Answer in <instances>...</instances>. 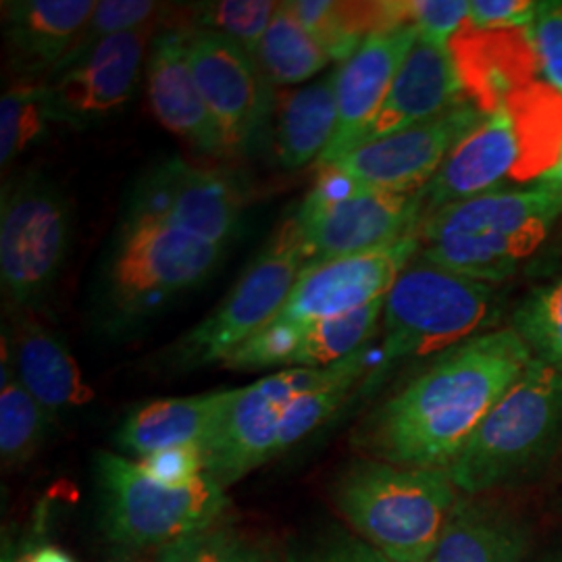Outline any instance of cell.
Here are the masks:
<instances>
[{
	"instance_id": "cell-1",
	"label": "cell",
	"mask_w": 562,
	"mask_h": 562,
	"mask_svg": "<svg viewBox=\"0 0 562 562\" xmlns=\"http://www.w3.org/2000/svg\"><path fill=\"white\" fill-rule=\"evenodd\" d=\"M531 359L513 327L487 329L442 352L380 404L352 442L373 461L448 469Z\"/></svg>"
},
{
	"instance_id": "cell-2",
	"label": "cell",
	"mask_w": 562,
	"mask_h": 562,
	"mask_svg": "<svg viewBox=\"0 0 562 562\" xmlns=\"http://www.w3.org/2000/svg\"><path fill=\"white\" fill-rule=\"evenodd\" d=\"M562 157V94L529 83L483 117L423 188L422 222L446 206L540 180Z\"/></svg>"
},
{
	"instance_id": "cell-3",
	"label": "cell",
	"mask_w": 562,
	"mask_h": 562,
	"mask_svg": "<svg viewBox=\"0 0 562 562\" xmlns=\"http://www.w3.org/2000/svg\"><path fill=\"white\" fill-rule=\"evenodd\" d=\"M223 248L155 217L123 213L94 288V315L125 334L194 290L222 262Z\"/></svg>"
},
{
	"instance_id": "cell-4",
	"label": "cell",
	"mask_w": 562,
	"mask_h": 562,
	"mask_svg": "<svg viewBox=\"0 0 562 562\" xmlns=\"http://www.w3.org/2000/svg\"><path fill=\"white\" fill-rule=\"evenodd\" d=\"M562 217L561 201L538 183L446 206L422 222L417 259L469 280L503 283Z\"/></svg>"
},
{
	"instance_id": "cell-5",
	"label": "cell",
	"mask_w": 562,
	"mask_h": 562,
	"mask_svg": "<svg viewBox=\"0 0 562 562\" xmlns=\"http://www.w3.org/2000/svg\"><path fill=\"white\" fill-rule=\"evenodd\" d=\"M461 498L448 469H417L362 459L334 487L352 533L396 562H427Z\"/></svg>"
},
{
	"instance_id": "cell-6",
	"label": "cell",
	"mask_w": 562,
	"mask_h": 562,
	"mask_svg": "<svg viewBox=\"0 0 562 562\" xmlns=\"http://www.w3.org/2000/svg\"><path fill=\"white\" fill-rule=\"evenodd\" d=\"M561 443L562 375L531 359L473 431L448 473L464 496H483L542 471Z\"/></svg>"
},
{
	"instance_id": "cell-7",
	"label": "cell",
	"mask_w": 562,
	"mask_h": 562,
	"mask_svg": "<svg viewBox=\"0 0 562 562\" xmlns=\"http://www.w3.org/2000/svg\"><path fill=\"white\" fill-rule=\"evenodd\" d=\"M494 315V285L462 278L415 257L385 294L382 346L362 390L373 387L401 361L446 352L482 336Z\"/></svg>"
},
{
	"instance_id": "cell-8",
	"label": "cell",
	"mask_w": 562,
	"mask_h": 562,
	"mask_svg": "<svg viewBox=\"0 0 562 562\" xmlns=\"http://www.w3.org/2000/svg\"><path fill=\"white\" fill-rule=\"evenodd\" d=\"M104 529L113 546L161 552L167 546L222 521L225 487L209 473L186 487H165L138 462L115 452L97 454Z\"/></svg>"
},
{
	"instance_id": "cell-9",
	"label": "cell",
	"mask_w": 562,
	"mask_h": 562,
	"mask_svg": "<svg viewBox=\"0 0 562 562\" xmlns=\"http://www.w3.org/2000/svg\"><path fill=\"white\" fill-rule=\"evenodd\" d=\"M306 267L301 229L292 213L271 234L222 304L171 344L162 362L173 371L223 364L280 313Z\"/></svg>"
},
{
	"instance_id": "cell-10",
	"label": "cell",
	"mask_w": 562,
	"mask_h": 562,
	"mask_svg": "<svg viewBox=\"0 0 562 562\" xmlns=\"http://www.w3.org/2000/svg\"><path fill=\"white\" fill-rule=\"evenodd\" d=\"M0 280L4 301L32 308L50 292L71 244V204L42 173H25L2 188Z\"/></svg>"
},
{
	"instance_id": "cell-11",
	"label": "cell",
	"mask_w": 562,
	"mask_h": 562,
	"mask_svg": "<svg viewBox=\"0 0 562 562\" xmlns=\"http://www.w3.org/2000/svg\"><path fill=\"white\" fill-rule=\"evenodd\" d=\"M485 113L462 101L442 115L352 148L327 167L311 192L341 196L355 192H417L436 176L446 157L461 144Z\"/></svg>"
},
{
	"instance_id": "cell-12",
	"label": "cell",
	"mask_w": 562,
	"mask_h": 562,
	"mask_svg": "<svg viewBox=\"0 0 562 562\" xmlns=\"http://www.w3.org/2000/svg\"><path fill=\"white\" fill-rule=\"evenodd\" d=\"M422 248V229L382 248L311 265L302 271L280 313L262 327V336H285L304 325L352 313L383 299Z\"/></svg>"
},
{
	"instance_id": "cell-13",
	"label": "cell",
	"mask_w": 562,
	"mask_h": 562,
	"mask_svg": "<svg viewBox=\"0 0 562 562\" xmlns=\"http://www.w3.org/2000/svg\"><path fill=\"white\" fill-rule=\"evenodd\" d=\"M202 99L220 127L225 155H248L273 117V83L259 60L215 32L186 30Z\"/></svg>"
},
{
	"instance_id": "cell-14",
	"label": "cell",
	"mask_w": 562,
	"mask_h": 562,
	"mask_svg": "<svg viewBox=\"0 0 562 562\" xmlns=\"http://www.w3.org/2000/svg\"><path fill=\"white\" fill-rule=\"evenodd\" d=\"M165 30L153 23L104 38L80 59L60 65L46 78L53 123L86 130L115 117L134 99L150 44Z\"/></svg>"
},
{
	"instance_id": "cell-15",
	"label": "cell",
	"mask_w": 562,
	"mask_h": 562,
	"mask_svg": "<svg viewBox=\"0 0 562 562\" xmlns=\"http://www.w3.org/2000/svg\"><path fill=\"white\" fill-rule=\"evenodd\" d=\"M417 192H355L319 196L308 192L294 213L308 267L369 252L401 240L422 225Z\"/></svg>"
},
{
	"instance_id": "cell-16",
	"label": "cell",
	"mask_w": 562,
	"mask_h": 562,
	"mask_svg": "<svg viewBox=\"0 0 562 562\" xmlns=\"http://www.w3.org/2000/svg\"><path fill=\"white\" fill-rule=\"evenodd\" d=\"M329 375L331 367H296L236 390L220 431L206 446V473L227 487L271 461L290 404L322 387Z\"/></svg>"
},
{
	"instance_id": "cell-17",
	"label": "cell",
	"mask_w": 562,
	"mask_h": 562,
	"mask_svg": "<svg viewBox=\"0 0 562 562\" xmlns=\"http://www.w3.org/2000/svg\"><path fill=\"white\" fill-rule=\"evenodd\" d=\"M241 211L240 188L227 176L171 157L142 173L123 213L155 217L223 248L238 234Z\"/></svg>"
},
{
	"instance_id": "cell-18",
	"label": "cell",
	"mask_w": 562,
	"mask_h": 562,
	"mask_svg": "<svg viewBox=\"0 0 562 562\" xmlns=\"http://www.w3.org/2000/svg\"><path fill=\"white\" fill-rule=\"evenodd\" d=\"M419 38L411 25L390 27L371 34L361 48L336 69L338 127L331 144L325 148L317 167L323 169L350 153L364 127L382 109L383 101L401 71L402 63Z\"/></svg>"
},
{
	"instance_id": "cell-19",
	"label": "cell",
	"mask_w": 562,
	"mask_h": 562,
	"mask_svg": "<svg viewBox=\"0 0 562 562\" xmlns=\"http://www.w3.org/2000/svg\"><path fill=\"white\" fill-rule=\"evenodd\" d=\"M146 86L155 117L209 157H225L222 134L194 78L188 34L183 27H165L150 44Z\"/></svg>"
},
{
	"instance_id": "cell-20",
	"label": "cell",
	"mask_w": 562,
	"mask_h": 562,
	"mask_svg": "<svg viewBox=\"0 0 562 562\" xmlns=\"http://www.w3.org/2000/svg\"><path fill=\"white\" fill-rule=\"evenodd\" d=\"M462 101L469 99L464 97L450 50L417 38L413 50L402 63L382 109L364 127L357 146L434 120Z\"/></svg>"
},
{
	"instance_id": "cell-21",
	"label": "cell",
	"mask_w": 562,
	"mask_h": 562,
	"mask_svg": "<svg viewBox=\"0 0 562 562\" xmlns=\"http://www.w3.org/2000/svg\"><path fill=\"white\" fill-rule=\"evenodd\" d=\"M2 355L9 357L20 382L53 419L94 398L69 348L32 308L13 311L9 338L2 334Z\"/></svg>"
},
{
	"instance_id": "cell-22",
	"label": "cell",
	"mask_w": 562,
	"mask_h": 562,
	"mask_svg": "<svg viewBox=\"0 0 562 562\" xmlns=\"http://www.w3.org/2000/svg\"><path fill=\"white\" fill-rule=\"evenodd\" d=\"M94 9L92 0L2 2L4 38L18 76L46 80L69 57Z\"/></svg>"
},
{
	"instance_id": "cell-23",
	"label": "cell",
	"mask_w": 562,
	"mask_h": 562,
	"mask_svg": "<svg viewBox=\"0 0 562 562\" xmlns=\"http://www.w3.org/2000/svg\"><path fill=\"white\" fill-rule=\"evenodd\" d=\"M236 390H223L186 398L146 402L132 411L115 434L125 454L144 459L176 446H209L222 427Z\"/></svg>"
},
{
	"instance_id": "cell-24",
	"label": "cell",
	"mask_w": 562,
	"mask_h": 562,
	"mask_svg": "<svg viewBox=\"0 0 562 562\" xmlns=\"http://www.w3.org/2000/svg\"><path fill=\"white\" fill-rule=\"evenodd\" d=\"M533 531L508 506L461 494L427 562H525Z\"/></svg>"
},
{
	"instance_id": "cell-25",
	"label": "cell",
	"mask_w": 562,
	"mask_h": 562,
	"mask_svg": "<svg viewBox=\"0 0 562 562\" xmlns=\"http://www.w3.org/2000/svg\"><path fill=\"white\" fill-rule=\"evenodd\" d=\"M338 74L278 94L273 109V150L283 169L319 161L338 127Z\"/></svg>"
},
{
	"instance_id": "cell-26",
	"label": "cell",
	"mask_w": 562,
	"mask_h": 562,
	"mask_svg": "<svg viewBox=\"0 0 562 562\" xmlns=\"http://www.w3.org/2000/svg\"><path fill=\"white\" fill-rule=\"evenodd\" d=\"M288 9L331 60L350 59L371 34L401 27L394 2L294 0Z\"/></svg>"
},
{
	"instance_id": "cell-27",
	"label": "cell",
	"mask_w": 562,
	"mask_h": 562,
	"mask_svg": "<svg viewBox=\"0 0 562 562\" xmlns=\"http://www.w3.org/2000/svg\"><path fill=\"white\" fill-rule=\"evenodd\" d=\"M55 419L20 382L7 355L0 362V459L4 469L32 461Z\"/></svg>"
},
{
	"instance_id": "cell-28",
	"label": "cell",
	"mask_w": 562,
	"mask_h": 562,
	"mask_svg": "<svg viewBox=\"0 0 562 562\" xmlns=\"http://www.w3.org/2000/svg\"><path fill=\"white\" fill-rule=\"evenodd\" d=\"M257 60L271 83L296 86L322 74L331 59L294 18L288 2H280L265 32Z\"/></svg>"
},
{
	"instance_id": "cell-29",
	"label": "cell",
	"mask_w": 562,
	"mask_h": 562,
	"mask_svg": "<svg viewBox=\"0 0 562 562\" xmlns=\"http://www.w3.org/2000/svg\"><path fill=\"white\" fill-rule=\"evenodd\" d=\"M369 355H371V344L361 348L359 352L346 357L344 361L331 364V375L322 387L304 394L290 404L281 422L276 457L283 450L292 448L294 443L301 442L302 438L313 434L319 425L338 413L341 402L348 398L355 385L369 375V367H371Z\"/></svg>"
},
{
	"instance_id": "cell-30",
	"label": "cell",
	"mask_w": 562,
	"mask_h": 562,
	"mask_svg": "<svg viewBox=\"0 0 562 562\" xmlns=\"http://www.w3.org/2000/svg\"><path fill=\"white\" fill-rule=\"evenodd\" d=\"M280 2L271 0H220L178 7L173 27L204 30L236 42L257 59L265 32L273 20Z\"/></svg>"
},
{
	"instance_id": "cell-31",
	"label": "cell",
	"mask_w": 562,
	"mask_h": 562,
	"mask_svg": "<svg viewBox=\"0 0 562 562\" xmlns=\"http://www.w3.org/2000/svg\"><path fill=\"white\" fill-rule=\"evenodd\" d=\"M53 123L46 99V80L18 76L0 101V162L7 169L25 150L44 138Z\"/></svg>"
},
{
	"instance_id": "cell-32",
	"label": "cell",
	"mask_w": 562,
	"mask_h": 562,
	"mask_svg": "<svg viewBox=\"0 0 562 562\" xmlns=\"http://www.w3.org/2000/svg\"><path fill=\"white\" fill-rule=\"evenodd\" d=\"M531 357L562 375V271L536 285L515 308L510 325Z\"/></svg>"
},
{
	"instance_id": "cell-33",
	"label": "cell",
	"mask_w": 562,
	"mask_h": 562,
	"mask_svg": "<svg viewBox=\"0 0 562 562\" xmlns=\"http://www.w3.org/2000/svg\"><path fill=\"white\" fill-rule=\"evenodd\" d=\"M171 13H173V7L167 9V4L153 2V0H104V2H97V9L88 21V25L83 27L80 41L76 42L74 50L60 65L80 59L81 55H86L99 42L123 34V32H132V30L146 27V25H153V23H162L167 27V23H169L167 18Z\"/></svg>"
},
{
	"instance_id": "cell-34",
	"label": "cell",
	"mask_w": 562,
	"mask_h": 562,
	"mask_svg": "<svg viewBox=\"0 0 562 562\" xmlns=\"http://www.w3.org/2000/svg\"><path fill=\"white\" fill-rule=\"evenodd\" d=\"M402 25L417 30L422 41L448 48L469 21V2L464 0H402L396 2Z\"/></svg>"
},
{
	"instance_id": "cell-35",
	"label": "cell",
	"mask_w": 562,
	"mask_h": 562,
	"mask_svg": "<svg viewBox=\"0 0 562 562\" xmlns=\"http://www.w3.org/2000/svg\"><path fill=\"white\" fill-rule=\"evenodd\" d=\"M288 562H396L387 559L357 533L329 527L294 543Z\"/></svg>"
},
{
	"instance_id": "cell-36",
	"label": "cell",
	"mask_w": 562,
	"mask_h": 562,
	"mask_svg": "<svg viewBox=\"0 0 562 562\" xmlns=\"http://www.w3.org/2000/svg\"><path fill=\"white\" fill-rule=\"evenodd\" d=\"M527 32L543 78L562 94V0L538 2L536 20Z\"/></svg>"
},
{
	"instance_id": "cell-37",
	"label": "cell",
	"mask_w": 562,
	"mask_h": 562,
	"mask_svg": "<svg viewBox=\"0 0 562 562\" xmlns=\"http://www.w3.org/2000/svg\"><path fill=\"white\" fill-rule=\"evenodd\" d=\"M136 462L142 473L153 482L161 483L165 487H186L206 473V448L196 443L176 446Z\"/></svg>"
},
{
	"instance_id": "cell-38",
	"label": "cell",
	"mask_w": 562,
	"mask_h": 562,
	"mask_svg": "<svg viewBox=\"0 0 562 562\" xmlns=\"http://www.w3.org/2000/svg\"><path fill=\"white\" fill-rule=\"evenodd\" d=\"M238 538L225 525H215L178 540L159 552L157 562H225Z\"/></svg>"
},
{
	"instance_id": "cell-39",
	"label": "cell",
	"mask_w": 562,
	"mask_h": 562,
	"mask_svg": "<svg viewBox=\"0 0 562 562\" xmlns=\"http://www.w3.org/2000/svg\"><path fill=\"white\" fill-rule=\"evenodd\" d=\"M536 13L538 2L533 0H473L469 2V25L490 32L529 30Z\"/></svg>"
},
{
	"instance_id": "cell-40",
	"label": "cell",
	"mask_w": 562,
	"mask_h": 562,
	"mask_svg": "<svg viewBox=\"0 0 562 562\" xmlns=\"http://www.w3.org/2000/svg\"><path fill=\"white\" fill-rule=\"evenodd\" d=\"M46 508H38L32 521V529L23 536L21 542L9 540L2 546V562H78L59 546L42 543L41 536L46 527Z\"/></svg>"
},
{
	"instance_id": "cell-41",
	"label": "cell",
	"mask_w": 562,
	"mask_h": 562,
	"mask_svg": "<svg viewBox=\"0 0 562 562\" xmlns=\"http://www.w3.org/2000/svg\"><path fill=\"white\" fill-rule=\"evenodd\" d=\"M225 562H276L265 550L255 543H246L238 540L234 543L229 557Z\"/></svg>"
},
{
	"instance_id": "cell-42",
	"label": "cell",
	"mask_w": 562,
	"mask_h": 562,
	"mask_svg": "<svg viewBox=\"0 0 562 562\" xmlns=\"http://www.w3.org/2000/svg\"><path fill=\"white\" fill-rule=\"evenodd\" d=\"M159 561V552H140V550H130V548H121L113 546L106 561L104 562H157Z\"/></svg>"
},
{
	"instance_id": "cell-43",
	"label": "cell",
	"mask_w": 562,
	"mask_h": 562,
	"mask_svg": "<svg viewBox=\"0 0 562 562\" xmlns=\"http://www.w3.org/2000/svg\"><path fill=\"white\" fill-rule=\"evenodd\" d=\"M533 183H538L542 190L552 194L562 204V157L561 161L557 162L548 173H543L542 178L533 181Z\"/></svg>"
},
{
	"instance_id": "cell-44",
	"label": "cell",
	"mask_w": 562,
	"mask_h": 562,
	"mask_svg": "<svg viewBox=\"0 0 562 562\" xmlns=\"http://www.w3.org/2000/svg\"><path fill=\"white\" fill-rule=\"evenodd\" d=\"M538 562H562V554H554V557H546V559H540Z\"/></svg>"
}]
</instances>
